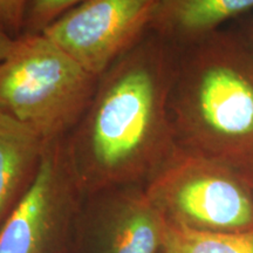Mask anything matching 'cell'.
Returning a JSON list of instances; mask_svg holds the SVG:
<instances>
[{"instance_id": "1", "label": "cell", "mask_w": 253, "mask_h": 253, "mask_svg": "<svg viewBox=\"0 0 253 253\" xmlns=\"http://www.w3.org/2000/svg\"><path fill=\"white\" fill-rule=\"evenodd\" d=\"M176 59L177 46L149 31L100 75L66 137L80 177L97 186L142 176L150 182L172 156L177 144L169 102Z\"/></svg>"}, {"instance_id": "2", "label": "cell", "mask_w": 253, "mask_h": 253, "mask_svg": "<svg viewBox=\"0 0 253 253\" xmlns=\"http://www.w3.org/2000/svg\"><path fill=\"white\" fill-rule=\"evenodd\" d=\"M177 147L240 172L253 164V50L216 31L177 46L170 93Z\"/></svg>"}, {"instance_id": "3", "label": "cell", "mask_w": 253, "mask_h": 253, "mask_svg": "<svg viewBox=\"0 0 253 253\" xmlns=\"http://www.w3.org/2000/svg\"><path fill=\"white\" fill-rule=\"evenodd\" d=\"M97 80L45 33L20 34L0 62V112L46 141L63 137L80 121Z\"/></svg>"}, {"instance_id": "4", "label": "cell", "mask_w": 253, "mask_h": 253, "mask_svg": "<svg viewBox=\"0 0 253 253\" xmlns=\"http://www.w3.org/2000/svg\"><path fill=\"white\" fill-rule=\"evenodd\" d=\"M170 223L209 232L253 227V196L237 170L213 158L177 149L145 188Z\"/></svg>"}, {"instance_id": "5", "label": "cell", "mask_w": 253, "mask_h": 253, "mask_svg": "<svg viewBox=\"0 0 253 253\" xmlns=\"http://www.w3.org/2000/svg\"><path fill=\"white\" fill-rule=\"evenodd\" d=\"M161 0H86L42 33L95 77L150 31Z\"/></svg>"}, {"instance_id": "6", "label": "cell", "mask_w": 253, "mask_h": 253, "mask_svg": "<svg viewBox=\"0 0 253 253\" xmlns=\"http://www.w3.org/2000/svg\"><path fill=\"white\" fill-rule=\"evenodd\" d=\"M67 136L46 142L33 182L0 226V253H40L48 231L71 199Z\"/></svg>"}, {"instance_id": "7", "label": "cell", "mask_w": 253, "mask_h": 253, "mask_svg": "<svg viewBox=\"0 0 253 253\" xmlns=\"http://www.w3.org/2000/svg\"><path fill=\"white\" fill-rule=\"evenodd\" d=\"M46 140L0 112V226L33 182Z\"/></svg>"}, {"instance_id": "8", "label": "cell", "mask_w": 253, "mask_h": 253, "mask_svg": "<svg viewBox=\"0 0 253 253\" xmlns=\"http://www.w3.org/2000/svg\"><path fill=\"white\" fill-rule=\"evenodd\" d=\"M252 8L253 0H161L150 31L182 46L219 31L226 21Z\"/></svg>"}, {"instance_id": "9", "label": "cell", "mask_w": 253, "mask_h": 253, "mask_svg": "<svg viewBox=\"0 0 253 253\" xmlns=\"http://www.w3.org/2000/svg\"><path fill=\"white\" fill-rule=\"evenodd\" d=\"M115 226L109 253H157L167 219L145 191L125 194L114 202Z\"/></svg>"}, {"instance_id": "10", "label": "cell", "mask_w": 253, "mask_h": 253, "mask_svg": "<svg viewBox=\"0 0 253 253\" xmlns=\"http://www.w3.org/2000/svg\"><path fill=\"white\" fill-rule=\"evenodd\" d=\"M163 253H253V227L238 232H209L167 220Z\"/></svg>"}, {"instance_id": "11", "label": "cell", "mask_w": 253, "mask_h": 253, "mask_svg": "<svg viewBox=\"0 0 253 253\" xmlns=\"http://www.w3.org/2000/svg\"><path fill=\"white\" fill-rule=\"evenodd\" d=\"M86 0H30L23 33H42L60 17Z\"/></svg>"}, {"instance_id": "12", "label": "cell", "mask_w": 253, "mask_h": 253, "mask_svg": "<svg viewBox=\"0 0 253 253\" xmlns=\"http://www.w3.org/2000/svg\"><path fill=\"white\" fill-rule=\"evenodd\" d=\"M28 4L30 0H0V23L14 38L23 33Z\"/></svg>"}, {"instance_id": "13", "label": "cell", "mask_w": 253, "mask_h": 253, "mask_svg": "<svg viewBox=\"0 0 253 253\" xmlns=\"http://www.w3.org/2000/svg\"><path fill=\"white\" fill-rule=\"evenodd\" d=\"M15 39L13 36L8 33L4 25L0 23V62L8 56L11 50L13 49Z\"/></svg>"}, {"instance_id": "14", "label": "cell", "mask_w": 253, "mask_h": 253, "mask_svg": "<svg viewBox=\"0 0 253 253\" xmlns=\"http://www.w3.org/2000/svg\"><path fill=\"white\" fill-rule=\"evenodd\" d=\"M239 173L240 176L245 179L246 184L249 185V188L251 190L252 196H253V164L252 166H250L249 168H246V169L243 170V171H240Z\"/></svg>"}, {"instance_id": "15", "label": "cell", "mask_w": 253, "mask_h": 253, "mask_svg": "<svg viewBox=\"0 0 253 253\" xmlns=\"http://www.w3.org/2000/svg\"><path fill=\"white\" fill-rule=\"evenodd\" d=\"M248 43H249V46L251 47V49L253 50V26L251 28V36H250V39L248 41Z\"/></svg>"}]
</instances>
